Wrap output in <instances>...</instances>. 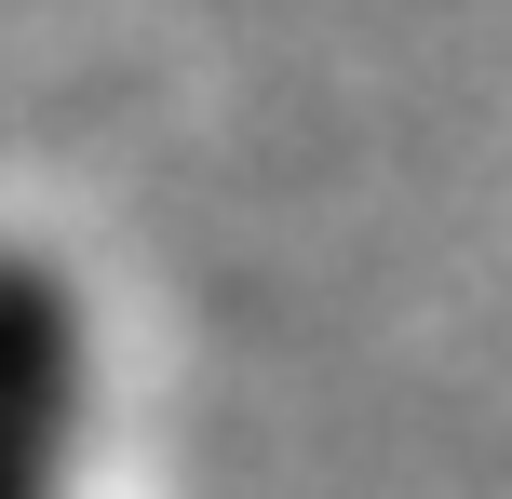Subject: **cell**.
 I'll return each instance as SVG.
<instances>
[{
  "instance_id": "obj_1",
  "label": "cell",
  "mask_w": 512,
  "mask_h": 499,
  "mask_svg": "<svg viewBox=\"0 0 512 499\" xmlns=\"http://www.w3.org/2000/svg\"><path fill=\"white\" fill-rule=\"evenodd\" d=\"M68 284L41 257H0V499H54V459H68Z\"/></svg>"
}]
</instances>
